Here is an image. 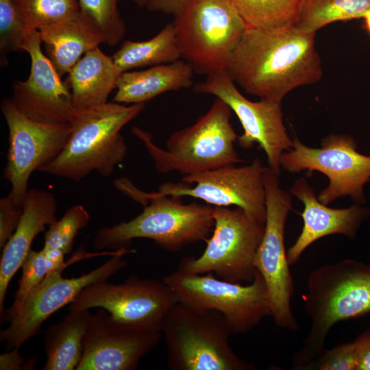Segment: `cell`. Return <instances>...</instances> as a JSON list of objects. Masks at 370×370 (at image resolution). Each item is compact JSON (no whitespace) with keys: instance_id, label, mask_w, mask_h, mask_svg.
<instances>
[{"instance_id":"1","label":"cell","mask_w":370,"mask_h":370,"mask_svg":"<svg viewBox=\"0 0 370 370\" xmlns=\"http://www.w3.org/2000/svg\"><path fill=\"white\" fill-rule=\"evenodd\" d=\"M314 38L315 32L295 26L247 27L225 71L247 93L281 103L293 89L321 79L323 71Z\"/></svg>"},{"instance_id":"2","label":"cell","mask_w":370,"mask_h":370,"mask_svg":"<svg viewBox=\"0 0 370 370\" xmlns=\"http://www.w3.org/2000/svg\"><path fill=\"white\" fill-rule=\"evenodd\" d=\"M114 185L142 204L143 210L129 221L99 229L93 242L96 250L129 249L134 238H145L176 252L187 245L206 241L212 232L214 221L211 205L184 204L181 197L153 196L127 178L117 179Z\"/></svg>"},{"instance_id":"3","label":"cell","mask_w":370,"mask_h":370,"mask_svg":"<svg viewBox=\"0 0 370 370\" xmlns=\"http://www.w3.org/2000/svg\"><path fill=\"white\" fill-rule=\"evenodd\" d=\"M306 289L304 308L310 327L292 357L295 370H301L323 351L335 324L370 313V264L352 259L325 264L310 273Z\"/></svg>"},{"instance_id":"4","label":"cell","mask_w":370,"mask_h":370,"mask_svg":"<svg viewBox=\"0 0 370 370\" xmlns=\"http://www.w3.org/2000/svg\"><path fill=\"white\" fill-rule=\"evenodd\" d=\"M144 108L145 103L125 106L113 101L75 110L63 149L38 171L75 182L92 171L110 177L127 153L120 131Z\"/></svg>"},{"instance_id":"5","label":"cell","mask_w":370,"mask_h":370,"mask_svg":"<svg viewBox=\"0 0 370 370\" xmlns=\"http://www.w3.org/2000/svg\"><path fill=\"white\" fill-rule=\"evenodd\" d=\"M232 111L216 97L209 110L193 125L169 136L166 149L156 145L149 132L136 127L132 131L144 144L158 172L188 175L243 161L234 147L238 136L230 122Z\"/></svg>"},{"instance_id":"6","label":"cell","mask_w":370,"mask_h":370,"mask_svg":"<svg viewBox=\"0 0 370 370\" xmlns=\"http://www.w3.org/2000/svg\"><path fill=\"white\" fill-rule=\"evenodd\" d=\"M171 370H254L230 347L232 335L225 317L215 310L194 308L177 302L161 328Z\"/></svg>"},{"instance_id":"7","label":"cell","mask_w":370,"mask_h":370,"mask_svg":"<svg viewBox=\"0 0 370 370\" xmlns=\"http://www.w3.org/2000/svg\"><path fill=\"white\" fill-rule=\"evenodd\" d=\"M173 23L181 58L206 76L225 71L247 28L227 0H191Z\"/></svg>"},{"instance_id":"8","label":"cell","mask_w":370,"mask_h":370,"mask_svg":"<svg viewBox=\"0 0 370 370\" xmlns=\"http://www.w3.org/2000/svg\"><path fill=\"white\" fill-rule=\"evenodd\" d=\"M212 235L199 257L184 258L180 272L202 275L214 273L230 282H251L257 271L254 260L265 223L251 218L243 209L213 206Z\"/></svg>"},{"instance_id":"9","label":"cell","mask_w":370,"mask_h":370,"mask_svg":"<svg viewBox=\"0 0 370 370\" xmlns=\"http://www.w3.org/2000/svg\"><path fill=\"white\" fill-rule=\"evenodd\" d=\"M177 302L194 308L215 310L227 321L232 335L245 334L267 316L271 306L264 280L257 271L249 284L216 278L213 273L186 274L178 271L162 278Z\"/></svg>"},{"instance_id":"10","label":"cell","mask_w":370,"mask_h":370,"mask_svg":"<svg viewBox=\"0 0 370 370\" xmlns=\"http://www.w3.org/2000/svg\"><path fill=\"white\" fill-rule=\"evenodd\" d=\"M264 181L266 220L254 265L264 280L275 324L295 332L299 325L291 309L294 284L284 243L285 224L292 208V197L281 188L279 175L268 166Z\"/></svg>"},{"instance_id":"11","label":"cell","mask_w":370,"mask_h":370,"mask_svg":"<svg viewBox=\"0 0 370 370\" xmlns=\"http://www.w3.org/2000/svg\"><path fill=\"white\" fill-rule=\"evenodd\" d=\"M281 166L292 173L316 171L326 175L329 183L318 196L325 205L343 197H351L356 204L365 203L370 156L359 153L356 142L348 134L327 135L319 148L308 147L295 137L293 147L282 155Z\"/></svg>"},{"instance_id":"12","label":"cell","mask_w":370,"mask_h":370,"mask_svg":"<svg viewBox=\"0 0 370 370\" xmlns=\"http://www.w3.org/2000/svg\"><path fill=\"white\" fill-rule=\"evenodd\" d=\"M177 299L164 281L131 275L121 284L106 280L89 284L70 304L69 310L105 309L114 318L141 328L160 330Z\"/></svg>"},{"instance_id":"13","label":"cell","mask_w":370,"mask_h":370,"mask_svg":"<svg viewBox=\"0 0 370 370\" xmlns=\"http://www.w3.org/2000/svg\"><path fill=\"white\" fill-rule=\"evenodd\" d=\"M1 110L8 128L7 162L3 170L11 184L15 204L23 206L32 173L53 161L63 149L71 132L69 123H44L34 121L5 98Z\"/></svg>"},{"instance_id":"14","label":"cell","mask_w":370,"mask_h":370,"mask_svg":"<svg viewBox=\"0 0 370 370\" xmlns=\"http://www.w3.org/2000/svg\"><path fill=\"white\" fill-rule=\"evenodd\" d=\"M267 169L259 158L249 164L234 165L183 175L182 182H166L153 196L191 197L212 206H235L251 218L265 223L264 175Z\"/></svg>"},{"instance_id":"15","label":"cell","mask_w":370,"mask_h":370,"mask_svg":"<svg viewBox=\"0 0 370 370\" xmlns=\"http://www.w3.org/2000/svg\"><path fill=\"white\" fill-rule=\"evenodd\" d=\"M194 90L225 101L243 129V134L237 138L238 145L249 149L258 143L267 156L268 167L280 175L282 155L293 146L283 122L281 103L264 99L249 100L225 71L207 75L205 81L195 85Z\"/></svg>"},{"instance_id":"16","label":"cell","mask_w":370,"mask_h":370,"mask_svg":"<svg viewBox=\"0 0 370 370\" xmlns=\"http://www.w3.org/2000/svg\"><path fill=\"white\" fill-rule=\"evenodd\" d=\"M134 249H121L103 264L77 278H64L63 271L69 266L60 268L44 278L26 301L21 312L10 325L1 331V341L9 349L20 347L30 338L36 335L41 325L56 311L71 303L79 292L94 282L107 280L111 275L123 269L126 261L122 257Z\"/></svg>"},{"instance_id":"17","label":"cell","mask_w":370,"mask_h":370,"mask_svg":"<svg viewBox=\"0 0 370 370\" xmlns=\"http://www.w3.org/2000/svg\"><path fill=\"white\" fill-rule=\"evenodd\" d=\"M161 336L160 330L127 324L99 308L90 314L76 370H135Z\"/></svg>"},{"instance_id":"18","label":"cell","mask_w":370,"mask_h":370,"mask_svg":"<svg viewBox=\"0 0 370 370\" xmlns=\"http://www.w3.org/2000/svg\"><path fill=\"white\" fill-rule=\"evenodd\" d=\"M39 31L28 32L23 49L31 59L30 73L15 81L10 98L28 118L44 123H69L75 112L70 89L41 49Z\"/></svg>"},{"instance_id":"19","label":"cell","mask_w":370,"mask_h":370,"mask_svg":"<svg viewBox=\"0 0 370 370\" xmlns=\"http://www.w3.org/2000/svg\"><path fill=\"white\" fill-rule=\"evenodd\" d=\"M290 191L304 204L301 214L304 221L302 230L287 252L290 266L295 264L303 252L321 238L342 234L354 238L362 223L370 216L369 208L356 203L345 208L328 207L319 200L304 177L297 180Z\"/></svg>"},{"instance_id":"20","label":"cell","mask_w":370,"mask_h":370,"mask_svg":"<svg viewBox=\"0 0 370 370\" xmlns=\"http://www.w3.org/2000/svg\"><path fill=\"white\" fill-rule=\"evenodd\" d=\"M23 214L12 236L3 248L0 264V312L10 282L30 252L36 236L56 220L58 204L49 191L29 189L23 204Z\"/></svg>"},{"instance_id":"21","label":"cell","mask_w":370,"mask_h":370,"mask_svg":"<svg viewBox=\"0 0 370 370\" xmlns=\"http://www.w3.org/2000/svg\"><path fill=\"white\" fill-rule=\"evenodd\" d=\"M38 31L45 55L60 77L85 53L106 43L97 27L81 11Z\"/></svg>"},{"instance_id":"22","label":"cell","mask_w":370,"mask_h":370,"mask_svg":"<svg viewBox=\"0 0 370 370\" xmlns=\"http://www.w3.org/2000/svg\"><path fill=\"white\" fill-rule=\"evenodd\" d=\"M122 73L112 56L106 55L99 47L85 53L64 81L71 92L75 110L107 103Z\"/></svg>"},{"instance_id":"23","label":"cell","mask_w":370,"mask_h":370,"mask_svg":"<svg viewBox=\"0 0 370 370\" xmlns=\"http://www.w3.org/2000/svg\"><path fill=\"white\" fill-rule=\"evenodd\" d=\"M194 73L191 65L184 60L152 66L143 71L123 72L114 101L145 103L166 92L188 88L193 84Z\"/></svg>"},{"instance_id":"24","label":"cell","mask_w":370,"mask_h":370,"mask_svg":"<svg viewBox=\"0 0 370 370\" xmlns=\"http://www.w3.org/2000/svg\"><path fill=\"white\" fill-rule=\"evenodd\" d=\"M90 316L89 310H69L62 321L48 328L44 341L47 359L43 370H76Z\"/></svg>"},{"instance_id":"25","label":"cell","mask_w":370,"mask_h":370,"mask_svg":"<svg viewBox=\"0 0 370 370\" xmlns=\"http://www.w3.org/2000/svg\"><path fill=\"white\" fill-rule=\"evenodd\" d=\"M122 71L146 66H156L178 60V48L173 23L166 25L154 37L144 41L125 40L112 56Z\"/></svg>"},{"instance_id":"26","label":"cell","mask_w":370,"mask_h":370,"mask_svg":"<svg viewBox=\"0 0 370 370\" xmlns=\"http://www.w3.org/2000/svg\"><path fill=\"white\" fill-rule=\"evenodd\" d=\"M247 27L275 29L295 26L306 0H227Z\"/></svg>"},{"instance_id":"27","label":"cell","mask_w":370,"mask_h":370,"mask_svg":"<svg viewBox=\"0 0 370 370\" xmlns=\"http://www.w3.org/2000/svg\"><path fill=\"white\" fill-rule=\"evenodd\" d=\"M370 11V0H306L297 28L315 32L336 21L363 18Z\"/></svg>"},{"instance_id":"28","label":"cell","mask_w":370,"mask_h":370,"mask_svg":"<svg viewBox=\"0 0 370 370\" xmlns=\"http://www.w3.org/2000/svg\"><path fill=\"white\" fill-rule=\"evenodd\" d=\"M28 32L62 20L80 11L78 0H13Z\"/></svg>"},{"instance_id":"29","label":"cell","mask_w":370,"mask_h":370,"mask_svg":"<svg viewBox=\"0 0 370 370\" xmlns=\"http://www.w3.org/2000/svg\"><path fill=\"white\" fill-rule=\"evenodd\" d=\"M119 0H78L80 11L103 35L106 44L116 45L123 38L125 25L119 11Z\"/></svg>"},{"instance_id":"30","label":"cell","mask_w":370,"mask_h":370,"mask_svg":"<svg viewBox=\"0 0 370 370\" xmlns=\"http://www.w3.org/2000/svg\"><path fill=\"white\" fill-rule=\"evenodd\" d=\"M90 214L82 205L68 209L61 219L49 225L45 234V251L58 250L67 254L78 232L86 227Z\"/></svg>"},{"instance_id":"31","label":"cell","mask_w":370,"mask_h":370,"mask_svg":"<svg viewBox=\"0 0 370 370\" xmlns=\"http://www.w3.org/2000/svg\"><path fill=\"white\" fill-rule=\"evenodd\" d=\"M25 22L13 0H0V65L8 64L12 52H25L24 40L28 34Z\"/></svg>"},{"instance_id":"32","label":"cell","mask_w":370,"mask_h":370,"mask_svg":"<svg viewBox=\"0 0 370 370\" xmlns=\"http://www.w3.org/2000/svg\"><path fill=\"white\" fill-rule=\"evenodd\" d=\"M22 275L18 288L14 294L12 305L5 310L3 318L10 322L21 312L26 301L34 290L48 273L47 259L42 249L31 250L22 266Z\"/></svg>"},{"instance_id":"33","label":"cell","mask_w":370,"mask_h":370,"mask_svg":"<svg viewBox=\"0 0 370 370\" xmlns=\"http://www.w3.org/2000/svg\"><path fill=\"white\" fill-rule=\"evenodd\" d=\"M358 356L354 341L325 349L301 370H357Z\"/></svg>"},{"instance_id":"34","label":"cell","mask_w":370,"mask_h":370,"mask_svg":"<svg viewBox=\"0 0 370 370\" xmlns=\"http://www.w3.org/2000/svg\"><path fill=\"white\" fill-rule=\"evenodd\" d=\"M23 214V207L15 204L10 193L0 199V248L2 249L16 230Z\"/></svg>"},{"instance_id":"35","label":"cell","mask_w":370,"mask_h":370,"mask_svg":"<svg viewBox=\"0 0 370 370\" xmlns=\"http://www.w3.org/2000/svg\"><path fill=\"white\" fill-rule=\"evenodd\" d=\"M190 1L148 0L145 7L152 12H162L177 16L188 6Z\"/></svg>"},{"instance_id":"36","label":"cell","mask_w":370,"mask_h":370,"mask_svg":"<svg viewBox=\"0 0 370 370\" xmlns=\"http://www.w3.org/2000/svg\"><path fill=\"white\" fill-rule=\"evenodd\" d=\"M358 356L357 370H370V328L354 341Z\"/></svg>"},{"instance_id":"37","label":"cell","mask_w":370,"mask_h":370,"mask_svg":"<svg viewBox=\"0 0 370 370\" xmlns=\"http://www.w3.org/2000/svg\"><path fill=\"white\" fill-rule=\"evenodd\" d=\"M10 352L0 356L1 370H18L23 369L24 358L20 355L18 347L13 348Z\"/></svg>"},{"instance_id":"38","label":"cell","mask_w":370,"mask_h":370,"mask_svg":"<svg viewBox=\"0 0 370 370\" xmlns=\"http://www.w3.org/2000/svg\"><path fill=\"white\" fill-rule=\"evenodd\" d=\"M367 30L370 34V11H369L363 17Z\"/></svg>"},{"instance_id":"39","label":"cell","mask_w":370,"mask_h":370,"mask_svg":"<svg viewBox=\"0 0 370 370\" xmlns=\"http://www.w3.org/2000/svg\"><path fill=\"white\" fill-rule=\"evenodd\" d=\"M135 4L140 8L145 7L148 0H132Z\"/></svg>"}]
</instances>
